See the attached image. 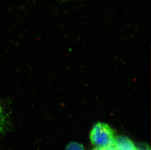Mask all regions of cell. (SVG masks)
Instances as JSON below:
<instances>
[{"label":"cell","mask_w":151,"mask_h":150,"mask_svg":"<svg viewBox=\"0 0 151 150\" xmlns=\"http://www.w3.org/2000/svg\"><path fill=\"white\" fill-rule=\"evenodd\" d=\"M9 115L5 108L0 102V134L6 132L9 125Z\"/></svg>","instance_id":"3"},{"label":"cell","mask_w":151,"mask_h":150,"mask_svg":"<svg viewBox=\"0 0 151 150\" xmlns=\"http://www.w3.org/2000/svg\"><path fill=\"white\" fill-rule=\"evenodd\" d=\"M135 150H138V149H135Z\"/></svg>","instance_id":"7"},{"label":"cell","mask_w":151,"mask_h":150,"mask_svg":"<svg viewBox=\"0 0 151 150\" xmlns=\"http://www.w3.org/2000/svg\"><path fill=\"white\" fill-rule=\"evenodd\" d=\"M114 150H135V146L133 142L125 136H120L116 137Z\"/></svg>","instance_id":"2"},{"label":"cell","mask_w":151,"mask_h":150,"mask_svg":"<svg viewBox=\"0 0 151 150\" xmlns=\"http://www.w3.org/2000/svg\"><path fill=\"white\" fill-rule=\"evenodd\" d=\"M90 138L96 147H113L116 137L114 131L108 124L99 122L93 126Z\"/></svg>","instance_id":"1"},{"label":"cell","mask_w":151,"mask_h":150,"mask_svg":"<svg viewBox=\"0 0 151 150\" xmlns=\"http://www.w3.org/2000/svg\"><path fill=\"white\" fill-rule=\"evenodd\" d=\"M78 1V0H61L62 3H65L67 1Z\"/></svg>","instance_id":"6"},{"label":"cell","mask_w":151,"mask_h":150,"mask_svg":"<svg viewBox=\"0 0 151 150\" xmlns=\"http://www.w3.org/2000/svg\"><path fill=\"white\" fill-rule=\"evenodd\" d=\"M66 150H85L84 146L80 143L72 142L66 147Z\"/></svg>","instance_id":"4"},{"label":"cell","mask_w":151,"mask_h":150,"mask_svg":"<svg viewBox=\"0 0 151 150\" xmlns=\"http://www.w3.org/2000/svg\"><path fill=\"white\" fill-rule=\"evenodd\" d=\"M91 150H114V147H96Z\"/></svg>","instance_id":"5"}]
</instances>
